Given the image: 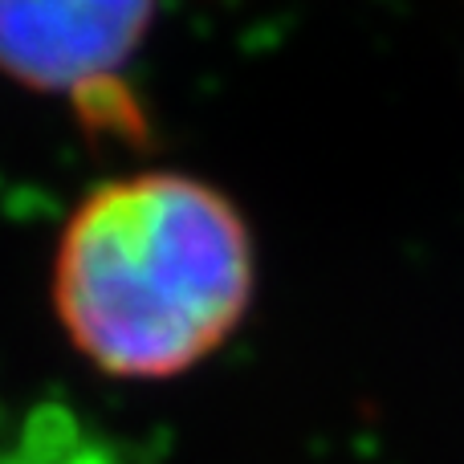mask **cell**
Wrapping results in <instances>:
<instances>
[{
	"label": "cell",
	"mask_w": 464,
	"mask_h": 464,
	"mask_svg": "<svg viewBox=\"0 0 464 464\" xmlns=\"http://www.w3.org/2000/svg\"><path fill=\"white\" fill-rule=\"evenodd\" d=\"M253 237L225 192L179 171L94 188L65 220L53 310L73 351L114 379H176L240 326Z\"/></svg>",
	"instance_id": "cell-1"
},
{
	"label": "cell",
	"mask_w": 464,
	"mask_h": 464,
	"mask_svg": "<svg viewBox=\"0 0 464 464\" xmlns=\"http://www.w3.org/2000/svg\"><path fill=\"white\" fill-rule=\"evenodd\" d=\"M155 0H0V70L70 98L98 130H139L127 65L151 29Z\"/></svg>",
	"instance_id": "cell-2"
},
{
	"label": "cell",
	"mask_w": 464,
	"mask_h": 464,
	"mask_svg": "<svg viewBox=\"0 0 464 464\" xmlns=\"http://www.w3.org/2000/svg\"><path fill=\"white\" fill-rule=\"evenodd\" d=\"M0 464H130V457L78 408L41 400L0 411Z\"/></svg>",
	"instance_id": "cell-3"
}]
</instances>
